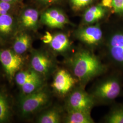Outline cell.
<instances>
[{"label": "cell", "mask_w": 123, "mask_h": 123, "mask_svg": "<svg viewBox=\"0 0 123 123\" xmlns=\"http://www.w3.org/2000/svg\"><path fill=\"white\" fill-rule=\"evenodd\" d=\"M75 76L82 81H86L102 74L105 67L98 57L86 50L76 53L71 62Z\"/></svg>", "instance_id": "cell-1"}, {"label": "cell", "mask_w": 123, "mask_h": 123, "mask_svg": "<svg viewBox=\"0 0 123 123\" xmlns=\"http://www.w3.org/2000/svg\"><path fill=\"white\" fill-rule=\"evenodd\" d=\"M49 100V93L43 89H38L26 94L21 99L20 103L21 113L24 116L32 114L46 105Z\"/></svg>", "instance_id": "cell-2"}, {"label": "cell", "mask_w": 123, "mask_h": 123, "mask_svg": "<svg viewBox=\"0 0 123 123\" xmlns=\"http://www.w3.org/2000/svg\"><path fill=\"white\" fill-rule=\"evenodd\" d=\"M121 89L120 84L118 79L114 78H110L97 86L94 92V95L98 99L110 102L119 96Z\"/></svg>", "instance_id": "cell-3"}, {"label": "cell", "mask_w": 123, "mask_h": 123, "mask_svg": "<svg viewBox=\"0 0 123 123\" xmlns=\"http://www.w3.org/2000/svg\"><path fill=\"white\" fill-rule=\"evenodd\" d=\"M68 110L90 112L94 105L93 98L81 89H76L70 94L67 101Z\"/></svg>", "instance_id": "cell-4"}, {"label": "cell", "mask_w": 123, "mask_h": 123, "mask_svg": "<svg viewBox=\"0 0 123 123\" xmlns=\"http://www.w3.org/2000/svg\"><path fill=\"white\" fill-rule=\"evenodd\" d=\"M0 62L6 74L12 79L22 67L23 60L20 55L9 49H0Z\"/></svg>", "instance_id": "cell-5"}, {"label": "cell", "mask_w": 123, "mask_h": 123, "mask_svg": "<svg viewBox=\"0 0 123 123\" xmlns=\"http://www.w3.org/2000/svg\"><path fill=\"white\" fill-rule=\"evenodd\" d=\"M75 84L73 76L67 71L61 69L55 75L52 86L56 92L64 95L70 91Z\"/></svg>", "instance_id": "cell-6"}, {"label": "cell", "mask_w": 123, "mask_h": 123, "mask_svg": "<svg viewBox=\"0 0 123 123\" xmlns=\"http://www.w3.org/2000/svg\"><path fill=\"white\" fill-rule=\"evenodd\" d=\"M108 51L113 60L123 66V32H117L110 37L108 44Z\"/></svg>", "instance_id": "cell-7"}, {"label": "cell", "mask_w": 123, "mask_h": 123, "mask_svg": "<svg viewBox=\"0 0 123 123\" xmlns=\"http://www.w3.org/2000/svg\"><path fill=\"white\" fill-rule=\"evenodd\" d=\"M77 37L81 42L88 45L98 44L103 37V32L98 26H87L79 30Z\"/></svg>", "instance_id": "cell-8"}, {"label": "cell", "mask_w": 123, "mask_h": 123, "mask_svg": "<svg viewBox=\"0 0 123 123\" xmlns=\"http://www.w3.org/2000/svg\"><path fill=\"white\" fill-rule=\"evenodd\" d=\"M31 64L33 70L39 74H46L52 68L53 62L44 53L36 52L31 58Z\"/></svg>", "instance_id": "cell-9"}, {"label": "cell", "mask_w": 123, "mask_h": 123, "mask_svg": "<svg viewBox=\"0 0 123 123\" xmlns=\"http://www.w3.org/2000/svg\"><path fill=\"white\" fill-rule=\"evenodd\" d=\"M39 13L37 10L28 8L23 11L20 17V22L24 28L34 29L36 28L38 22Z\"/></svg>", "instance_id": "cell-10"}, {"label": "cell", "mask_w": 123, "mask_h": 123, "mask_svg": "<svg viewBox=\"0 0 123 123\" xmlns=\"http://www.w3.org/2000/svg\"><path fill=\"white\" fill-rule=\"evenodd\" d=\"M65 121L67 123H94L90 112L73 110H68Z\"/></svg>", "instance_id": "cell-11"}, {"label": "cell", "mask_w": 123, "mask_h": 123, "mask_svg": "<svg viewBox=\"0 0 123 123\" xmlns=\"http://www.w3.org/2000/svg\"><path fill=\"white\" fill-rule=\"evenodd\" d=\"M49 45L53 51L63 53L69 49L70 43L67 36L62 33H58L53 36V39Z\"/></svg>", "instance_id": "cell-12"}, {"label": "cell", "mask_w": 123, "mask_h": 123, "mask_svg": "<svg viewBox=\"0 0 123 123\" xmlns=\"http://www.w3.org/2000/svg\"><path fill=\"white\" fill-rule=\"evenodd\" d=\"M102 5L93 6L86 10L84 16V20L87 24L96 22L104 17L105 10Z\"/></svg>", "instance_id": "cell-13"}, {"label": "cell", "mask_w": 123, "mask_h": 123, "mask_svg": "<svg viewBox=\"0 0 123 123\" xmlns=\"http://www.w3.org/2000/svg\"><path fill=\"white\" fill-rule=\"evenodd\" d=\"M31 43L30 36L25 32L21 33L18 35L15 39L13 45V51L21 55L26 52Z\"/></svg>", "instance_id": "cell-14"}, {"label": "cell", "mask_w": 123, "mask_h": 123, "mask_svg": "<svg viewBox=\"0 0 123 123\" xmlns=\"http://www.w3.org/2000/svg\"><path fill=\"white\" fill-rule=\"evenodd\" d=\"M14 19L10 14L0 15V35L7 37L13 31Z\"/></svg>", "instance_id": "cell-15"}, {"label": "cell", "mask_w": 123, "mask_h": 123, "mask_svg": "<svg viewBox=\"0 0 123 123\" xmlns=\"http://www.w3.org/2000/svg\"><path fill=\"white\" fill-rule=\"evenodd\" d=\"M61 117L58 110L52 109L44 112L37 119L39 123H59L61 122Z\"/></svg>", "instance_id": "cell-16"}, {"label": "cell", "mask_w": 123, "mask_h": 123, "mask_svg": "<svg viewBox=\"0 0 123 123\" xmlns=\"http://www.w3.org/2000/svg\"><path fill=\"white\" fill-rule=\"evenodd\" d=\"M39 78H40L39 74L34 70L20 72L15 75L16 82L20 86Z\"/></svg>", "instance_id": "cell-17"}, {"label": "cell", "mask_w": 123, "mask_h": 123, "mask_svg": "<svg viewBox=\"0 0 123 123\" xmlns=\"http://www.w3.org/2000/svg\"><path fill=\"white\" fill-rule=\"evenodd\" d=\"M10 115L9 104L6 96L0 92V123L6 122Z\"/></svg>", "instance_id": "cell-18"}, {"label": "cell", "mask_w": 123, "mask_h": 123, "mask_svg": "<svg viewBox=\"0 0 123 123\" xmlns=\"http://www.w3.org/2000/svg\"><path fill=\"white\" fill-rule=\"evenodd\" d=\"M106 122L109 123H123V107L115 108L106 117Z\"/></svg>", "instance_id": "cell-19"}, {"label": "cell", "mask_w": 123, "mask_h": 123, "mask_svg": "<svg viewBox=\"0 0 123 123\" xmlns=\"http://www.w3.org/2000/svg\"><path fill=\"white\" fill-rule=\"evenodd\" d=\"M42 84V80L40 77L23 84L21 87L23 92L25 94H28L38 90Z\"/></svg>", "instance_id": "cell-20"}, {"label": "cell", "mask_w": 123, "mask_h": 123, "mask_svg": "<svg viewBox=\"0 0 123 123\" xmlns=\"http://www.w3.org/2000/svg\"><path fill=\"white\" fill-rule=\"evenodd\" d=\"M61 12V11L57 9H50L45 12L41 16L42 23L46 25L48 22L52 21Z\"/></svg>", "instance_id": "cell-21"}, {"label": "cell", "mask_w": 123, "mask_h": 123, "mask_svg": "<svg viewBox=\"0 0 123 123\" xmlns=\"http://www.w3.org/2000/svg\"><path fill=\"white\" fill-rule=\"evenodd\" d=\"M93 0H70L73 9L79 11L91 3Z\"/></svg>", "instance_id": "cell-22"}, {"label": "cell", "mask_w": 123, "mask_h": 123, "mask_svg": "<svg viewBox=\"0 0 123 123\" xmlns=\"http://www.w3.org/2000/svg\"><path fill=\"white\" fill-rule=\"evenodd\" d=\"M14 4L0 0V15L9 13L14 8Z\"/></svg>", "instance_id": "cell-23"}, {"label": "cell", "mask_w": 123, "mask_h": 123, "mask_svg": "<svg viewBox=\"0 0 123 123\" xmlns=\"http://www.w3.org/2000/svg\"><path fill=\"white\" fill-rule=\"evenodd\" d=\"M112 2L115 12L123 13V0H112Z\"/></svg>", "instance_id": "cell-24"}, {"label": "cell", "mask_w": 123, "mask_h": 123, "mask_svg": "<svg viewBox=\"0 0 123 123\" xmlns=\"http://www.w3.org/2000/svg\"><path fill=\"white\" fill-rule=\"evenodd\" d=\"M53 36L49 32L47 31L45 35L43 37L42 41L45 44H49L53 39Z\"/></svg>", "instance_id": "cell-25"}, {"label": "cell", "mask_w": 123, "mask_h": 123, "mask_svg": "<svg viewBox=\"0 0 123 123\" xmlns=\"http://www.w3.org/2000/svg\"><path fill=\"white\" fill-rule=\"evenodd\" d=\"M101 4L104 7L109 8L113 7L112 0H102Z\"/></svg>", "instance_id": "cell-26"}, {"label": "cell", "mask_w": 123, "mask_h": 123, "mask_svg": "<svg viewBox=\"0 0 123 123\" xmlns=\"http://www.w3.org/2000/svg\"><path fill=\"white\" fill-rule=\"evenodd\" d=\"M39 0L44 4H51L53 2H55L57 0Z\"/></svg>", "instance_id": "cell-27"}, {"label": "cell", "mask_w": 123, "mask_h": 123, "mask_svg": "<svg viewBox=\"0 0 123 123\" xmlns=\"http://www.w3.org/2000/svg\"><path fill=\"white\" fill-rule=\"evenodd\" d=\"M2 0V1H4L6 2H10V3H16L17 2H18V1H19L20 0Z\"/></svg>", "instance_id": "cell-28"}, {"label": "cell", "mask_w": 123, "mask_h": 123, "mask_svg": "<svg viewBox=\"0 0 123 123\" xmlns=\"http://www.w3.org/2000/svg\"><path fill=\"white\" fill-rule=\"evenodd\" d=\"M0 41H1V39H0Z\"/></svg>", "instance_id": "cell-29"}]
</instances>
